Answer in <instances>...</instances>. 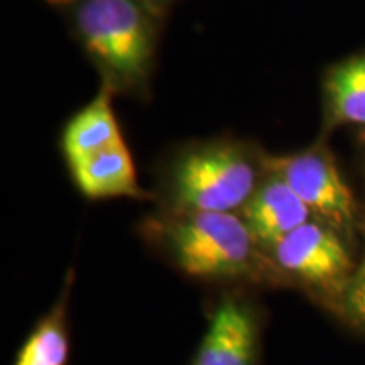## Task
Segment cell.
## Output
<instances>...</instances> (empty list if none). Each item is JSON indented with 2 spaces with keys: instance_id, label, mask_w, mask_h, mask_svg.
Instances as JSON below:
<instances>
[{
  "instance_id": "2",
  "label": "cell",
  "mask_w": 365,
  "mask_h": 365,
  "mask_svg": "<svg viewBox=\"0 0 365 365\" xmlns=\"http://www.w3.org/2000/svg\"><path fill=\"white\" fill-rule=\"evenodd\" d=\"M259 176V159L244 145L227 140L195 145L171 166V207L175 212L234 213L257 190Z\"/></svg>"
},
{
  "instance_id": "10",
  "label": "cell",
  "mask_w": 365,
  "mask_h": 365,
  "mask_svg": "<svg viewBox=\"0 0 365 365\" xmlns=\"http://www.w3.org/2000/svg\"><path fill=\"white\" fill-rule=\"evenodd\" d=\"M73 272L68 274L63 293L54 307L36 323L17 352L14 365H66L70 359L68 299Z\"/></svg>"
},
{
  "instance_id": "3",
  "label": "cell",
  "mask_w": 365,
  "mask_h": 365,
  "mask_svg": "<svg viewBox=\"0 0 365 365\" xmlns=\"http://www.w3.org/2000/svg\"><path fill=\"white\" fill-rule=\"evenodd\" d=\"M76 29L113 85L132 88L148 78L156 34L139 0H80Z\"/></svg>"
},
{
  "instance_id": "14",
  "label": "cell",
  "mask_w": 365,
  "mask_h": 365,
  "mask_svg": "<svg viewBox=\"0 0 365 365\" xmlns=\"http://www.w3.org/2000/svg\"><path fill=\"white\" fill-rule=\"evenodd\" d=\"M153 2H164V0H153Z\"/></svg>"
},
{
  "instance_id": "12",
  "label": "cell",
  "mask_w": 365,
  "mask_h": 365,
  "mask_svg": "<svg viewBox=\"0 0 365 365\" xmlns=\"http://www.w3.org/2000/svg\"><path fill=\"white\" fill-rule=\"evenodd\" d=\"M340 298L346 317L365 330V252Z\"/></svg>"
},
{
  "instance_id": "8",
  "label": "cell",
  "mask_w": 365,
  "mask_h": 365,
  "mask_svg": "<svg viewBox=\"0 0 365 365\" xmlns=\"http://www.w3.org/2000/svg\"><path fill=\"white\" fill-rule=\"evenodd\" d=\"M73 181L86 198H143L134 161L124 140L70 164Z\"/></svg>"
},
{
  "instance_id": "9",
  "label": "cell",
  "mask_w": 365,
  "mask_h": 365,
  "mask_svg": "<svg viewBox=\"0 0 365 365\" xmlns=\"http://www.w3.org/2000/svg\"><path fill=\"white\" fill-rule=\"evenodd\" d=\"M115 113L112 110L110 91L103 88L93 102L68 122L61 135V149L68 164L122 143Z\"/></svg>"
},
{
  "instance_id": "6",
  "label": "cell",
  "mask_w": 365,
  "mask_h": 365,
  "mask_svg": "<svg viewBox=\"0 0 365 365\" xmlns=\"http://www.w3.org/2000/svg\"><path fill=\"white\" fill-rule=\"evenodd\" d=\"M191 365H261V319L244 296H223Z\"/></svg>"
},
{
  "instance_id": "4",
  "label": "cell",
  "mask_w": 365,
  "mask_h": 365,
  "mask_svg": "<svg viewBox=\"0 0 365 365\" xmlns=\"http://www.w3.org/2000/svg\"><path fill=\"white\" fill-rule=\"evenodd\" d=\"M267 255L282 276L340 296L355 271L339 230L322 220H309L289 232Z\"/></svg>"
},
{
  "instance_id": "7",
  "label": "cell",
  "mask_w": 365,
  "mask_h": 365,
  "mask_svg": "<svg viewBox=\"0 0 365 365\" xmlns=\"http://www.w3.org/2000/svg\"><path fill=\"white\" fill-rule=\"evenodd\" d=\"M242 218L262 249L269 250L289 232L312 220V210L287 182L272 173L259 182L249 202L242 207Z\"/></svg>"
},
{
  "instance_id": "11",
  "label": "cell",
  "mask_w": 365,
  "mask_h": 365,
  "mask_svg": "<svg viewBox=\"0 0 365 365\" xmlns=\"http://www.w3.org/2000/svg\"><path fill=\"white\" fill-rule=\"evenodd\" d=\"M328 120L365 125V54L336 65L325 81Z\"/></svg>"
},
{
  "instance_id": "13",
  "label": "cell",
  "mask_w": 365,
  "mask_h": 365,
  "mask_svg": "<svg viewBox=\"0 0 365 365\" xmlns=\"http://www.w3.org/2000/svg\"><path fill=\"white\" fill-rule=\"evenodd\" d=\"M49 2H58V4H66V2H71V0H49Z\"/></svg>"
},
{
  "instance_id": "1",
  "label": "cell",
  "mask_w": 365,
  "mask_h": 365,
  "mask_svg": "<svg viewBox=\"0 0 365 365\" xmlns=\"http://www.w3.org/2000/svg\"><path fill=\"white\" fill-rule=\"evenodd\" d=\"M149 230L166 257L191 277L267 281L279 274L235 213L173 212Z\"/></svg>"
},
{
  "instance_id": "5",
  "label": "cell",
  "mask_w": 365,
  "mask_h": 365,
  "mask_svg": "<svg viewBox=\"0 0 365 365\" xmlns=\"http://www.w3.org/2000/svg\"><path fill=\"white\" fill-rule=\"evenodd\" d=\"M266 173L282 178L322 222L336 230L354 225L357 205L349 185L325 149L264 158Z\"/></svg>"
}]
</instances>
